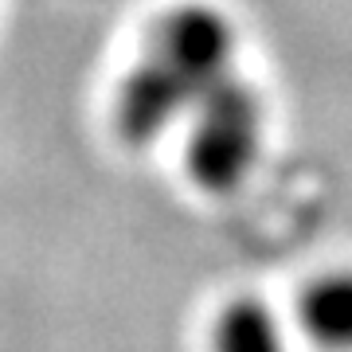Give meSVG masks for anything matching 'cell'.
Returning a JSON list of instances; mask_svg holds the SVG:
<instances>
[{
	"label": "cell",
	"instance_id": "obj_1",
	"mask_svg": "<svg viewBox=\"0 0 352 352\" xmlns=\"http://www.w3.org/2000/svg\"><path fill=\"white\" fill-rule=\"evenodd\" d=\"M235 71V28L212 4H180L164 12L145 39L118 102L113 122L129 145H145L168 129L180 113Z\"/></svg>",
	"mask_w": 352,
	"mask_h": 352
},
{
	"label": "cell",
	"instance_id": "obj_3",
	"mask_svg": "<svg viewBox=\"0 0 352 352\" xmlns=\"http://www.w3.org/2000/svg\"><path fill=\"white\" fill-rule=\"evenodd\" d=\"M302 325L329 352H352V270L317 278L302 298Z\"/></svg>",
	"mask_w": 352,
	"mask_h": 352
},
{
	"label": "cell",
	"instance_id": "obj_2",
	"mask_svg": "<svg viewBox=\"0 0 352 352\" xmlns=\"http://www.w3.org/2000/svg\"><path fill=\"white\" fill-rule=\"evenodd\" d=\"M188 145L184 161L188 176L208 192L235 188L243 176L251 173L258 145H263V102L235 71L215 82L196 110L188 113Z\"/></svg>",
	"mask_w": 352,
	"mask_h": 352
},
{
	"label": "cell",
	"instance_id": "obj_4",
	"mask_svg": "<svg viewBox=\"0 0 352 352\" xmlns=\"http://www.w3.org/2000/svg\"><path fill=\"white\" fill-rule=\"evenodd\" d=\"M212 340L215 352H286L278 317L270 314V305L254 302V298L227 305L215 321Z\"/></svg>",
	"mask_w": 352,
	"mask_h": 352
}]
</instances>
